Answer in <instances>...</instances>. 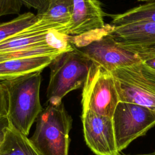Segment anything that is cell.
Listing matches in <instances>:
<instances>
[{"label": "cell", "instance_id": "obj_2", "mask_svg": "<svg viewBox=\"0 0 155 155\" xmlns=\"http://www.w3.org/2000/svg\"><path fill=\"white\" fill-rule=\"evenodd\" d=\"M32 144L41 155H68L72 118L63 103L48 104L36 119Z\"/></svg>", "mask_w": 155, "mask_h": 155}, {"label": "cell", "instance_id": "obj_6", "mask_svg": "<svg viewBox=\"0 0 155 155\" xmlns=\"http://www.w3.org/2000/svg\"><path fill=\"white\" fill-rule=\"evenodd\" d=\"M119 102L111 73L93 62L82 87V110L112 117Z\"/></svg>", "mask_w": 155, "mask_h": 155}, {"label": "cell", "instance_id": "obj_18", "mask_svg": "<svg viewBox=\"0 0 155 155\" xmlns=\"http://www.w3.org/2000/svg\"><path fill=\"white\" fill-rule=\"evenodd\" d=\"M10 125L7 116L0 117V147L4 141Z\"/></svg>", "mask_w": 155, "mask_h": 155}, {"label": "cell", "instance_id": "obj_4", "mask_svg": "<svg viewBox=\"0 0 155 155\" xmlns=\"http://www.w3.org/2000/svg\"><path fill=\"white\" fill-rule=\"evenodd\" d=\"M92 63L74 46L58 56L50 64L47 89L48 104H59L68 93L83 87Z\"/></svg>", "mask_w": 155, "mask_h": 155}, {"label": "cell", "instance_id": "obj_19", "mask_svg": "<svg viewBox=\"0 0 155 155\" xmlns=\"http://www.w3.org/2000/svg\"><path fill=\"white\" fill-rule=\"evenodd\" d=\"M22 6L28 8H33L38 11L42 9L45 3L46 0H19Z\"/></svg>", "mask_w": 155, "mask_h": 155}, {"label": "cell", "instance_id": "obj_3", "mask_svg": "<svg viewBox=\"0 0 155 155\" xmlns=\"http://www.w3.org/2000/svg\"><path fill=\"white\" fill-rule=\"evenodd\" d=\"M113 27L107 24L101 30L82 36H68L69 42L85 54L92 62L112 71L141 61L136 53L128 50L114 40L110 32Z\"/></svg>", "mask_w": 155, "mask_h": 155}, {"label": "cell", "instance_id": "obj_11", "mask_svg": "<svg viewBox=\"0 0 155 155\" xmlns=\"http://www.w3.org/2000/svg\"><path fill=\"white\" fill-rule=\"evenodd\" d=\"M113 27L110 33L122 47L155 44V22H134Z\"/></svg>", "mask_w": 155, "mask_h": 155}, {"label": "cell", "instance_id": "obj_22", "mask_svg": "<svg viewBox=\"0 0 155 155\" xmlns=\"http://www.w3.org/2000/svg\"><path fill=\"white\" fill-rule=\"evenodd\" d=\"M139 1H142V2H149V1H152L154 0H137Z\"/></svg>", "mask_w": 155, "mask_h": 155}, {"label": "cell", "instance_id": "obj_20", "mask_svg": "<svg viewBox=\"0 0 155 155\" xmlns=\"http://www.w3.org/2000/svg\"><path fill=\"white\" fill-rule=\"evenodd\" d=\"M142 61H143L145 63H146L148 66L155 69V56L146 59L145 60H142Z\"/></svg>", "mask_w": 155, "mask_h": 155}, {"label": "cell", "instance_id": "obj_8", "mask_svg": "<svg viewBox=\"0 0 155 155\" xmlns=\"http://www.w3.org/2000/svg\"><path fill=\"white\" fill-rule=\"evenodd\" d=\"M84 137L86 144L96 155H119L112 117L82 110Z\"/></svg>", "mask_w": 155, "mask_h": 155}, {"label": "cell", "instance_id": "obj_13", "mask_svg": "<svg viewBox=\"0 0 155 155\" xmlns=\"http://www.w3.org/2000/svg\"><path fill=\"white\" fill-rule=\"evenodd\" d=\"M0 155H41L27 136L10 125L0 147Z\"/></svg>", "mask_w": 155, "mask_h": 155}, {"label": "cell", "instance_id": "obj_15", "mask_svg": "<svg viewBox=\"0 0 155 155\" xmlns=\"http://www.w3.org/2000/svg\"><path fill=\"white\" fill-rule=\"evenodd\" d=\"M36 21V15L27 12L10 21L0 23V42L25 30Z\"/></svg>", "mask_w": 155, "mask_h": 155}, {"label": "cell", "instance_id": "obj_9", "mask_svg": "<svg viewBox=\"0 0 155 155\" xmlns=\"http://www.w3.org/2000/svg\"><path fill=\"white\" fill-rule=\"evenodd\" d=\"M104 13L99 0H73L70 22L59 33L67 36H82L104 29Z\"/></svg>", "mask_w": 155, "mask_h": 155}, {"label": "cell", "instance_id": "obj_10", "mask_svg": "<svg viewBox=\"0 0 155 155\" xmlns=\"http://www.w3.org/2000/svg\"><path fill=\"white\" fill-rule=\"evenodd\" d=\"M73 9V0H46L44 7L36 15L37 21L27 29L59 32L70 22Z\"/></svg>", "mask_w": 155, "mask_h": 155}, {"label": "cell", "instance_id": "obj_5", "mask_svg": "<svg viewBox=\"0 0 155 155\" xmlns=\"http://www.w3.org/2000/svg\"><path fill=\"white\" fill-rule=\"evenodd\" d=\"M111 73L120 102L137 104L155 111V69L141 60Z\"/></svg>", "mask_w": 155, "mask_h": 155}, {"label": "cell", "instance_id": "obj_12", "mask_svg": "<svg viewBox=\"0 0 155 155\" xmlns=\"http://www.w3.org/2000/svg\"><path fill=\"white\" fill-rule=\"evenodd\" d=\"M59 55H38L0 62V81L12 80L42 71Z\"/></svg>", "mask_w": 155, "mask_h": 155}, {"label": "cell", "instance_id": "obj_7", "mask_svg": "<svg viewBox=\"0 0 155 155\" xmlns=\"http://www.w3.org/2000/svg\"><path fill=\"white\" fill-rule=\"evenodd\" d=\"M112 119L117 148L120 153L155 126V111L137 104L119 102Z\"/></svg>", "mask_w": 155, "mask_h": 155}, {"label": "cell", "instance_id": "obj_16", "mask_svg": "<svg viewBox=\"0 0 155 155\" xmlns=\"http://www.w3.org/2000/svg\"><path fill=\"white\" fill-rule=\"evenodd\" d=\"M22 7L19 0H0V17L19 13Z\"/></svg>", "mask_w": 155, "mask_h": 155}, {"label": "cell", "instance_id": "obj_14", "mask_svg": "<svg viewBox=\"0 0 155 155\" xmlns=\"http://www.w3.org/2000/svg\"><path fill=\"white\" fill-rule=\"evenodd\" d=\"M134 22H155V2H148L113 16L111 25L119 26Z\"/></svg>", "mask_w": 155, "mask_h": 155}, {"label": "cell", "instance_id": "obj_17", "mask_svg": "<svg viewBox=\"0 0 155 155\" xmlns=\"http://www.w3.org/2000/svg\"><path fill=\"white\" fill-rule=\"evenodd\" d=\"M8 95L5 86L0 82V117L7 116Z\"/></svg>", "mask_w": 155, "mask_h": 155}, {"label": "cell", "instance_id": "obj_1", "mask_svg": "<svg viewBox=\"0 0 155 155\" xmlns=\"http://www.w3.org/2000/svg\"><path fill=\"white\" fill-rule=\"evenodd\" d=\"M41 72L1 81L8 91L7 117L10 123L26 136L43 110L39 96Z\"/></svg>", "mask_w": 155, "mask_h": 155}, {"label": "cell", "instance_id": "obj_21", "mask_svg": "<svg viewBox=\"0 0 155 155\" xmlns=\"http://www.w3.org/2000/svg\"><path fill=\"white\" fill-rule=\"evenodd\" d=\"M119 155H130V154H120ZM135 155H155V150L151 153H147V154H135Z\"/></svg>", "mask_w": 155, "mask_h": 155}]
</instances>
